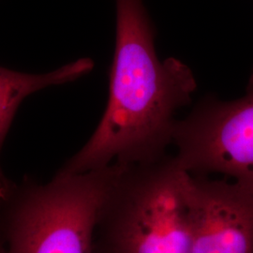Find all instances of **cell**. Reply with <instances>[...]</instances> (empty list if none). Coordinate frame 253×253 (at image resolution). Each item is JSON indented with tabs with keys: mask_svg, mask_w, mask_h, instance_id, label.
<instances>
[{
	"mask_svg": "<svg viewBox=\"0 0 253 253\" xmlns=\"http://www.w3.org/2000/svg\"><path fill=\"white\" fill-rule=\"evenodd\" d=\"M116 1L117 42L107 107L90 139L56 176L162 158L172 144L175 113L196 90L186 64L158 57L143 0Z\"/></svg>",
	"mask_w": 253,
	"mask_h": 253,
	"instance_id": "6da1fadb",
	"label": "cell"
},
{
	"mask_svg": "<svg viewBox=\"0 0 253 253\" xmlns=\"http://www.w3.org/2000/svg\"><path fill=\"white\" fill-rule=\"evenodd\" d=\"M189 176L174 155L120 163L98 211L94 253H190Z\"/></svg>",
	"mask_w": 253,
	"mask_h": 253,
	"instance_id": "7a4b0ae2",
	"label": "cell"
},
{
	"mask_svg": "<svg viewBox=\"0 0 253 253\" xmlns=\"http://www.w3.org/2000/svg\"><path fill=\"white\" fill-rule=\"evenodd\" d=\"M120 164L56 176L0 178V253H94L100 204Z\"/></svg>",
	"mask_w": 253,
	"mask_h": 253,
	"instance_id": "3957f363",
	"label": "cell"
},
{
	"mask_svg": "<svg viewBox=\"0 0 253 253\" xmlns=\"http://www.w3.org/2000/svg\"><path fill=\"white\" fill-rule=\"evenodd\" d=\"M172 145L176 162L190 174L219 173L253 186V70L241 98L209 97L176 120Z\"/></svg>",
	"mask_w": 253,
	"mask_h": 253,
	"instance_id": "277c9868",
	"label": "cell"
},
{
	"mask_svg": "<svg viewBox=\"0 0 253 253\" xmlns=\"http://www.w3.org/2000/svg\"><path fill=\"white\" fill-rule=\"evenodd\" d=\"M190 253H253V186L190 174Z\"/></svg>",
	"mask_w": 253,
	"mask_h": 253,
	"instance_id": "5b68a950",
	"label": "cell"
},
{
	"mask_svg": "<svg viewBox=\"0 0 253 253\" xmlns=\"http://www.w3.org/2000/svg\"><path fill=\"white\" fill-rule=\"evenodd\" d=\"M93 66L89 58H82L42 74L18 73L0 67V156L12 120L23 100L46 87L75 81L91 72ZM4 176L0 163V178Z\"/></svg>",
	"mask_w": 253,
	"mask_h": 253,
	"instance_id": "8992f818",
	"label": "cell"
}]
</instances>
